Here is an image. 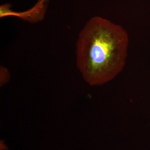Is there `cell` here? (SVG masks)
Instances as JSON below:
<instances>
[{
    "label": "cell",
    "mask_w": 150,
    "mask_h": 150,
    "mask_svg": "<svg viewBox=\"0 0 150 150\" xmlns=\"http://www.w3.org/2000/svg\"><path fill=\"white\" fill-rule=\"evenodd\" d=\"M129 38L122 26L100 16L92 17L79 33L76 65L91 86L112 80L126 65Z\"/></svg>",
    "instance_id": "cell-1"
},
{
    "label": "cell",
    "mask_w": 150,
    "mask_h": 150,
    "mask_svg": "<svg viewBox=\"0 0 150 150\" xmlns=\"http://www.w3.org/2000/svg\"><path fill=\"white\" fill-rule=\"evenodd\" d=\"M50 0H38L31 8L25 12H15L11 10L10 4H5L0 6V17L16 16L25 21L37 23L42 21L46 12Z\"/></svg>",
    "instance_id": "cell-2"
},
{
    "label": "cell",
    "mask_w": 150,
    "mask_h": 150,
    "mask_svg": "<svg viewBox=\"0 0 150 150\" xmlns=\"http://www.w3.org/2000/svg\"><path fill=\"white\" fill-rule=\"evenodd\" d=\"M1 86L7 83L10 79V74L7 69L1 66Z\"/></svg>",
    "instance_id": "cell-3"
}]
</instances>
